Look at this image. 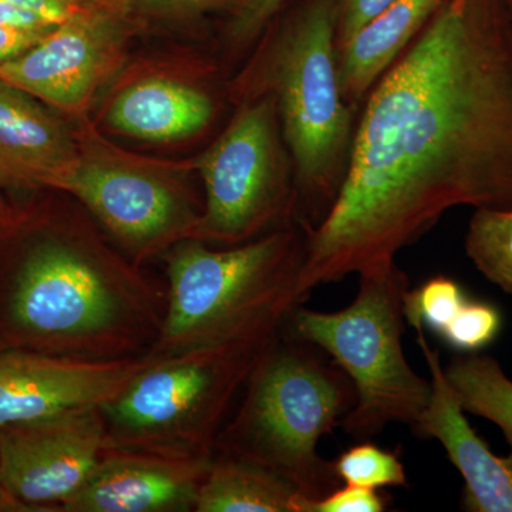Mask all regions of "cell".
<instances>
[{"label": "cell", "instance_id": "1", "mask_svg": "<svg viewBox=\"0 0 512 512\" xmlns=\"http://www.w3.org/2000/svg\"><path fill=\"white\" fill-rule=\"evenodd\" d=\"M345 180L306 234L301 301L396 264L451 208L512 207L508 0H441L367 94Z\"/></svg>", "mask_w": 512, "mask_h": 512}, {"label": "cell", "instance_id": "2", "mask_svg": "<svg viewBox=\"0 0 512 512\" xmlns=\"http://www.w3.org/2000/svg\"><path fill=\"white\" fill-rule=\"evenodd\" d=\"M0 269V346L89 362L146 355L167 289L104 244L79 212L23 218Z\"/></svg>", "mask_w": 512, "mask_h": 512}, {"label": "cell", "instance_id": "3", "mask_svg": "<svg viewBox=\"0 0 512 512\" xmlns=\"http://www.w3.org/2000/svg\"><path fill=\"white\" fill-rule=\"evenodd\" d=\"M259 96L275 100L295 173V222L308 234L338 198L356 127L340 89L336 0H303L265 37L231 86L235 103Z\"/></svg>", "mask_w": 512, "mask_h": 512}, {"label": "cell", "instance_id": "4", "mask_svg": "<svg viewBox=\"0 0 512 512\" xmlns=\"http://www.w3.org/2000/svg\"><path fill=\"white\" fill-rule=\"evenodd\" d=\"M306 232L298 224L225 249L188 238L160 256L167 274V309L154 345L161 359L211 346L269 342L302 303L299 275Z\"/></svg>", "mask_w": 512, "mask_h": 512}, {"label": "cell", "instance_id": "5", "mask_svg": "<svg viewBox=\"0 0 512 512\" xmlns=\"http://www.w3.org/2000/svg\"><path fill=\"white\" fill-rule=\"evenodd\" d=\"M215 453L252 461L319 500L340 487L333 461L319 456L325 434L356 404L352 380L315 343L286 332L259 353Z\"/></svg>", "mask_w": 512, "mask_h": 512}, {"label": "cell", "instance_id": "6", "mask_svg": "<svg viewBox=\"0 0 512 512\" xmlns=\"http://www.w3.org/2000/svg\"><path fill=\"white\" fill-rule=\"evenodd\" d=\"M409 289V276L396 262L360 274L355 301L342 311L299 303L285 320L286 332L325 350L352 380L356 404L342 427L353 439H372L390 423L412 426L429 403L430 380L414 372L403 352Z\"/></svg>", "mask_w": 512, "mask_h": 512}, {"label": "cell", "instance_id": "7", "mask_svg": "<svg viewBox=\"0 0 512 512\" xmlns=\"http://www.w3.org/2000/svg\"><path fill=\"white\" fill-rule=\"evenodd\" d=\"M269 342L150 357L148 365L101 406L107 450L212 460L229 409Z\"/></svg>", "mask_w": 512, "mask_h": 512}, {"label": "cell", "instance_id": "8", "mask_svg": "<svg viewBox=\"0 0 512 512\" xmlns=\"http://www.w3.org/2000/svg\"><path fill=\"white\" fill-rule=\"evenodd\" d=\"M79 161L63 184L141 266L184 239L195 238L202 207L184 184L190 165L127 153L100 133L89 116L76 120Z\"/></svg>", "mask_w": 512, "mask_h": 512}, {"label": "cell", "instance_id": "9", "mask_svg": "<svg viewBox=\"0 0 512 512\" xmlns=\"http://www.w3.org/2000/svg\"><path fill=\"white\" fill-rule=\"evenodd\" d=\"M220 137L194 161L205 188L195 239L247 244L295 222L291 154L271 96L238 101Z\"/></svg>", "mask_w": 512, "mask_h": 512}, {"label": "cell", "instance_id": "10", "mask_svg": "<svg viewBox=\"0 0 512 512\" xmlns=\"http://www.w3.org/2000/svg\"><path fill=\"white\" fill-rule=\"evenodd\" d=\"M144 28L128 10H82L57 23L22 55L0 64V80L70 119H83L126 66L131 40Z\"/></svg>", "mask_w": 512, "mask_h": 512}, {"label": "cell", "instance_id": "11", "mask_svg": "<svg viewBox=\"0 0 512 512\" xmlns=\"http://www.w3.org/2000/svg\"><path fill=\"white\" fill-rule=\"evenodd\" d=\"M106 450L101 406L3 427L0 487L16 510L57 511L82 487Z\"/></svg>", "mask_w": 512, "mask_h": 512}, {"label": "cell", "instance_id": "12", "mask_svg": "<svg viewBox=\"0 0 512 512\" xmlns=\"http://www.w3.org/2000/svg\"><path fill=\"white\" fill-rule=\"evenodd\" d=\"M148 362L147 355L89 362L0 346V429L103 406Z\"/></svg>", "mask_w": 512, "mask_h": 512}, {"label": "cell", "instance_id": "13", "mask_svg": "<svg viewBox=\"0 0 512 512\" xmlns=\"http://www.w3.org/2000/svg\"><path fill=\"white\" fill-rule=\"evenodd\" d=\"M181 64L150 62L124 66L109 84L100 119L113 133L146 143H174L210 126L217 103L201 77Z\"/></svg>", "mask_w": 512, "mask_h": 512}, {"label": "cell", "instance_id": "14", "mask_svg": "<svg viewBox=\"0 0 512 512\" xmlns=\"http://www.w3.org/2000/svg\"><path fill=\"white\" fill-rule=\"evenodd\" d=\"M211 461L106 450L82 487L57 511L195 512Z\"/></svg>", "mask_w": 512, "mask_h": 512}, {"label": "cell", "instance_id": "15", "mask_svg": "<svg viewBox=\"0 0 512 512\" xmlns=\"http://www.w3.org/2000/svg\"><path fill=\"white\" fill-rule=\"evenodd\" d=\"M430 370L431 394L426 409L412 424L419 439L439 441L448 460L464 478L461 508L468 512H512V453L500 457L478 436L457 394L448 383L440 352L431 348L423 328H416Z\"/></svg>", "mask_w": 512, "mask_h": 512}, {"label": "cell", "instance_id": "16", "mask_svg": "<svg viewBox=\"0 0 512 512\" xmlns=\"http://www.w3.org/2000/svg\"><path fill=\"white\" fill-rule=\"evenodd\" d=\"M77 161L74 128L43 101L0 80V181L60 192Z\"/></svg>", "mask_w": 512, "mask_h": 512}, {"label": "cell", "instance_id": "17", "mask_svg": "<svg viewBox=\"0 0 512 512\" xmlns=\"http://www.w3.org/2000/svg\"><path fill=\"white\" fill-rule=\"evenodd\" d=\"M441 0H394L338 49L342 96L350 109L365 101L377 80L416 39Z\"/></svg>", "mask_w": 512, "mask_h": 512}, {"label": "cell", "instance_id": "18", "mask_svg": "<svg viewBox=\"0 0 512 512\" xmlns=\"http://www.w3.org/2000/svg\"><path fill=\"white\" fill-rule=\"evenodd\" d=\"M305 498L274 471L244 458L215 453L195 512H302Z\"/></svg>", "mask_w": 512, "mask_h": 512}, {"label": "cell", "instance_id": "19", "mask_svg": "<svg viewBox=\"0 0 512 512\" xmlns=\"http://www.w3.org/2000/svg\"><path fill=\"white\" fill-rule=\"evenodd\" d=\"M444 373L466 413L494 423L512 451V380L500 363L478 352L461 353Z\"/></svg>", "mask_w": 512, "mask_h": 512}, {"label": "cell", "instance_id": "20", "mask_svg": "<svg viewBox=\"0 0 512 512\" xmlns=\"http://www.w3.org/2000/svg\"><path fill=\"white\" fill-rule=\"evenodd\" d=\"M466 252L488 281L512 295V207L478 208L468 224Z\"/></svg>", "mask_w": 512, "mask_h": 512}, {"label": "cell", "instance_id": "21", "mask_svg": "<svg viewBox=\"0 0 512 512\" xmlns=\"http://www.w3.org/2000/svg\"><path fill=\"white\" fill-rule=\"evenodd\" d=\"M333 468L345 484L372 490L407 487L406 470L397 451L384 450L367 441L343 451L333 460Z\"/></svg>", "mask_w": 512, "mask_h": 512}, {"label": "cell", "instance_id": "22", "mask_svg": "<svg viewBox=\"0 0 512 512\" xmlns=\"http://www.w3.org/2000/svg\"><path fill=\"white\" fill-rule=\"evenodd\" d=\"M467 301L463 288L447 276H434L404 295V318L409 325L427 328L440 335Z\"/></svg>", "mask_w": 512, "mask_h": 512}, {"label": "cell", "instance_id": "23", "mask_svg": "<svg viewBox=\"0 0 512 512\" xmlns=\"http://www.w3.org/2000/svg\"><path fill=\"white\" fill-rule=\"evenodd\" d=\"M501 325L503 318L494 305L467 299L439 336L461 353L478 352L494 342Z\"/></svg>", "mask_w": 512, "mask_h": 512}, {"label": "cell", "instance_id": "24", "mask_svg": "<svg viewBox=\"0 0 512 512\" xmlns=\"http://www.w3.org/2000/svg\"><path fill=\"white\" fill-rule=\"evenodd\" d=\"M238 0H127L131 13L144 26L148 23L192 22L208 13L228 9L231 12Z\"/></svg>", "mask_w": 512, "mask_h": 512}, {"label": "cell", "instance_id": "25", "mask_svg": "<svg viewBox=\"0 0 512 512\" xmlns=\"http://www.w3.org/2000/svg\"><path fill=\"white\" fill-rule=\"evenodd\" d=\"M289 0H238L231 10L227 40L232 49L242 50L261 37Z\"/></svg>", "mask_w": 512, "mask_h": 512}, {"label": "cell", "instance_id": "26", "mask_svg": "<svg viewBox=\"0 0 512 512\" xmlns=\"http://www.w3.org/2000/svg\"><path fill=\"white\" fill-rule=\"evenodd\" d=\"M9 8L28 16L36 25L52 28L74 13L87 9L128 10L127 0H0Z\"/></svg>", "mask_w": 512, "mask_h": 512}, {"label": "cell", "instance_id": "27", "mask_svg": "<svg viewBox=\"0 0 512 512\" xmlns=\"http://www.w3.org/2000/svg\"><path fill=\"white\" fill-rule=\"evenodd\" d=\"M386 508V497L379 490L349 484L319 500L305 498L302 503V512H382Z\"/></svg>", "mask_w": 512, "mask_h": 512}, {"label": "cell", "instance_id": "28", "mask_svg": "<svg viewBox=\"0 0 512 512\" xmlns=\"http://www.w3.org/2000/svg\"><path fill=\"white\" fill-rule=\"evenodd\" d=\"M394 0H336V50Z\"/></svg>", "mask_w": 512, "mask_h": 512}, {"label": "cell", "instance_id": "29", "mask_svg": "<svg viewBox=\"0 0 512 512\" xmlns=\"http://www.w3.org/2000/svg\"><path fill=\"white\" fill-rule=\"evenodd\" d=\"M53 28H20V26L0 25V64L22 55L23 52L40 42Z\"/></svg>", "mask_w": 512, "mask_h": 512}, {"label": "cell", "instance_id": "30", "mask_svg": "<svg viewBox=\"0 0 512 512\" xmlns=\"http://www.w3.org/2000/svg\"><path fill=\"white\" fill-rule=\"evenodd\" d=\"M25 215L16 214L0 192V237L10 234L19 227Z\"/></svg>", "mask_w": 512, "mask_h": 512}, {"label": "cell", "instance_id": "31", "mask_svg": "<svg viewBox=\"0 0 512 512\" xmlns=\"http://www.w3.org/2000/svg\"><path fill=\"white\" fill-rule=\"evenodd\" d=\"M0 510H16L12 501L3 493L2 487H0Z\"/></svg>", "mask_w": 512, "mask_h": 512}, {"label": "cell", "instance_id": "32", "mask_svg": "<svg viewBox=\"0 0 512 512\" xmlns=\"http://www.w3.org/2000/svg\"><path fill=\"white\" fill-rule=\"evenodd\" d=\"M510 2L511 16H512V0H508Z\"/></svg>", "mask_w": 512, "mask_h": 512}]
</instances>
